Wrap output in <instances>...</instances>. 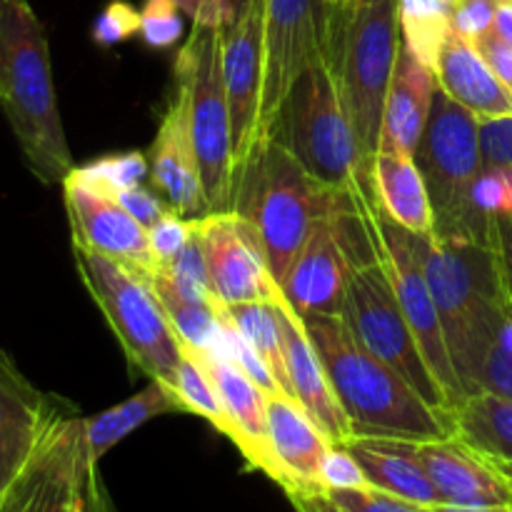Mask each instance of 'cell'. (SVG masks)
<instances>
[{"instance_id":"obj_1","label":"cell","mask_w":512,"mask_h":512,"mask_svg":"<svg viewBox=\"0 0 512 512\" xmlns=\"http://www.w3.org/2000/svg\"><path fill=\"white\" fill-rule=\"evenodd\" d=\"M353 438L443 440L453 438V413L425 403L413 385L375 358L340 315L303 320Z\"/></svg>"},{"instance_id":"obj_2","label":"cell","mask_w":512,"mask_h":512,"mask_svg":"<svg viewBox=\"0 0 512 512\" xmlns=\"http://www.w3.org/2000/svg\"><path fill=\"white\" fill-rule=\"evenodd\" d=\"M413 245L443 320L453 368L465 393L473 395L480 363L512 313L498 250L468 238L415 233Z\"/></svg>"},{"instance_id":"obj_3","label":"cell","mask_w":512,"mask_h":512,"mask_svg":"<svg viewBox=\"0 0 512 512\" xmlns=\"http://www.w3.org/2000/svg\"><path fill=\"white\" fill-rule=\"evenodd\" d=\"M0 110L30 173L63 183L75 168L65 138L43 23L28 0H0Z\"/></svg>"},{"instance_id":"obj_4","label":"cell","mask_w":512,"mask_h":512,"mask_svg":"<svg viewBox=\"0 0 512 512\" xmlns=\"http://www.w3.org/2000/svg\"><path fill=\"white\" fill-rule=\"evenodd\" d=\"M265 133L273 135L313 178L348 195L360 213H378L373 168L363 158L325 45L305 65Z\"/></svg>"},{"instance_id":"obj_5","label":"cell","mask_w":512,"mask_h":512,"mask_svg":"<svg viewBox=\"0 0 512 512\" xmlns=\"http://www.w3.org/2000/svg\"><path fill=\"white\" fill-rule=\"evenodd\" d=\"M233 210L255 228L280 285L320 218L333 213L373 218L360 213L348 195L313 178L270 133L255 140L235 178Z\"/></svg>"},{"instance_id":"obj_6","label":"cell","mask_w":512,"mask_h":512,"mask_svg":"<svg viewBox=\"0 0 512 512\" xmlns=\"http://www.w3.org/2000/svg\"><path fill=\"white\" fill-rule=\"evenodd\" d=\"M323 45L343 90L365 163L373 168L390 80L405 45L398 0L328 3Z\"/></svg>"},{"instance_id":"obj_7","label":"cell","mask_w":512,"mask_h":512,"mask_svg":"<svg viewBox=\"0 0 512 512\" xmlns=\"http://www.w3.org/2000/svg\"><path fill=\"white\" fill-rule=\"evenodd\" d=\"M73 258L80 283L103 313L128 363L150 380L173 388L183 348L153 285L118 260L80 243H73Z\"/></svg>"},{"instance_id":"obj_8","label":"cell","mask_w":512,"mask_h":512,"mask_svg":"<svg viewBox=\"0 0 512 512\" xmlns=\"http://www.w3.org/2000/svg\"><path fill=\"white\" fill-rule=\"evenodd\" d=\"M435 213V235L495 245V220L470 203V188L483 170L478 118L435 90L428 128L415 153Z\"/></svg>"},{"instance_id":"obj_9","label":"cell","mask_w":512,"mask_h":512,"mask_svg":"<svg viewBox=\"0 0 512 512\" xmlns=\"http://www.w3.org/2000/svg\"><path fill=\"white\" fill-rule=\"evenodd\" d=\"M223 30L193 23L188 40L175 55V83L188 90L190 128L203 173L210 213L233 210V140L223 75Z\"/></svg>"},{"instance_id":"obj_10","label":"cell","mask_w":512,"mask_h":512,"mask_svg":"<svg viewBox=\"0 0 512 512\" xmlns=\"http://www.w3.org/2000/svg\"><path fill=\"white\" fill-rule=\"evenodd\" d=\"M340 318L375 358H380L400 378L408 380L425 403L445 410V413H453L443 385L435 378L413 328L405 320L393 280H390L388 265L380 255V240L378 253L370 260L355 265Z\"/></svg>"},{"instance_id":"obj_11","label":"cell","mask_w":512,"mask_h":512,"mask_svg":"<svg viewBox=\"0 0 512 512\" xmlns=\"http://www.w3.org/2000/svg\"><path fill=\"white\" fill-rule=\"evenodd\" d=\"M375 215L333 213L313 225L283 280L285 298L300 320L343 313L355 265L378 253Z\"/></svg>"},{"instance_id":"obj_12","label":"cell","mask_w":512,"mask_h":512,"mask_svg":"<svg viewBox=\"0 0 512 512\" xmlns=\"http://www.w3.org/2000/svg\"><path fill=\"white\" fill-rule=\"evenodd\" d=\"M93 468L85 448V418L63 413L0 495V512H83Z\"/></svg>"},{"instance_id":"obj_13","label":"cell","mask_w":512,"mask_h":512,"mask_svg":"<svg viewBox=\"0 0 512 512\" xmlns=\"http://www.w3.org/2000/svg\"><path fill=\"white\" fill-rule=\"evenodd\" d=\"M203 245L210 288L223 305H290L283 285L270 273L268 258L253 225L235 210L193 218Z\"/></svg>"},{"instance_id":"obj_14","label":"cell","mask_w":512,"mask_h":512,"mask_svg":"<svg viewBox=\"0 0 512 512\" xmlns=\"http://www.w3.org/2000/svg\"><path fill=\"white\" fill-rule=\"evenodd\" d=\"M375 228H378L380 255H383L385 265H388L390 280H393L395 295H398L405 320L413 328L435 378L443 385L450 408L455 410L468 398V393H465L463 383H460L458 373L453 368V360H450L443 320H440L438 305H435L428 280H425L423 265H420L418 255H415L413 233L400 228L390 218H385L383 210H378V215H375Z\"/></svg>"},{"instance_id":"obj_15","label":"cell","mask_w":512,"mask_h":512,"mask_svg":"<svg viewBox=\"0 0 512 512\" xmlns=\"http://www.w3.org/2000/svg\"><path fill=\"white\" fill-rule=\"evenodd\" d=\"M325 23V0H265L260 135L273 125L295 80L300 78L310 58L323 48Z\"/></svg>"},{"instance_id":"obj_16","label":"cell","mask_w":512,"mask_h":512,"mask_svg":"<svg viewBox=\"0 0 512 512\" xmlns=\"http://www.w3.org/2000/svg\"><path fill=\"white\" fill-rule=\"evenodd\" d=\"M63 200L73 243L118 260L150 283L158 270L148 228L138 223L113 193L85 178L80 168L65 175Z\"/></svg>"},{"instance_id":"obj_17","label":"cell","mask_w":512,"mask_h":512,"mask_svg":"<svg viewBox=\"0 0 512 512\" xmlns=\"http://www.w3.org/2000/svg\"><path fill=\"white\" fill-rule=\"evenodd\" d=\"M263 23L265 0H253L248 13L223 30V75L230 110L233 173L248 160L260 135V100H263Z\"/></svg>"},{"instance_id":"obj_18","label":"cell","mask_w":512,"mask_h":512,"mask_svg":"<svg viewBox=\"0 0 512 512\" xmlns=\"http://www.w3.org/2000/svg\"><path fill=\"white\" fill-rule=\"evenodd\" d=\"M148 163L150 180L165 195L175 213L183 218L210 213L193 128H190L188 90L183 83H175V93L170 95L160 115L153 145L148 150Z\"/></svg>"},{"instance_id":"obj_19","label":"cell","mask_w":512,"mask_h":512,"mask_svg":"<svg viewBox=\"0 0 512 512\" xmlns=\"http://www.w3.org/2000/svg\"><path fill=\"white\" fill-rule=\"evenodd\" d=\"M188 348V345H185ZM200 365L208 373L210 383H213L215 393H218L220 403L228 410L230 420L235 423L240 433L238 450L245 458V463L253 470H260L265 478L273 480L283 493H290V478L285 475L283 465L275 458L273 448H270V433H268V393L260 385H255L248 375L240 370L228 355L218 353V350H193Z\"/></svg>"},{"instance_id":"obj_20","label":"cell","mask_w":512,"mask_h":512,"mask_svg":"<svg viewBox=\"0 0 512 512\" xmlns=\"http://www.w3.org/2000/svg\"><path fill=\"white\" fill-rule=\"evenodd\" d=\"M63 413L58 400L35 388L0 348V495Z\"/></svg>"},{"instance_id":"obj_21","label":"cell","mask_w":512,"mask_h":512,"mask_svg":"<svg viewBox=\"0 0 512 512\" xmlns=\"http://www.w3.org/2000/svg\"><path fill=\"white\" fill-rule=\"evenodd\" d=\"M415 458L438 490L440 503L448 505H505L512 503L508 475L453 435L443 440H410Z\"/></svg>"},{"instance_id":"obj_22","label":"cell","mask_w":512,"mask_h":512,"mask_svg":"<svg viewBox=\"0 0 512 512\" xmlns=\"http://www.w3.org/2000/svg\"><path fill=\"white\" fill-rule=\"evenodd\" d=\"M275 315H278L285 368H288L290 385H293L295 403L315 420V425L328 435L330 443L345 445L353 438V428L335 398L323 360H320L303 320L290 305H275Z\"/></svg>"},{"instance_id":"obj_23","label":"cell","mask_w":512,"mask_h":512,"mask_svg":"<svg viewBox=\"0 0 512 512\" xmlns=\"http://www.w3.org/2000/svg\"><path fill=\"white\" fill-rule=\"evenodd\" d=\"M438 80L430 68H425L413 53L403 45L398 65L385 100L383 130H380L378 153L415 155L428 128L433 98Z\"/></svg>"},{"instance_id":"obj_24","label":"cell","mask_w":512,"mask_h":512,"mask_svg":"<svg viewBox=\"0 0 512 512\" xmlns=\"http://www.w3.org/2000/svg\"><path fill=\"white\" fill-rule=\"evenodd\" d=\"M268 433L270 448L290 478L288 498L323 488L320 468L333 443L295 400L268 395Z\"/></svg>"},{"instance_id":"obj_25","label":"cell","mask_w":512,"mask_h":512,"mask_svg":"<svg viewBox=\"0 0 512 512\" xmlns=\"http://www.w3.org/2000/svg\"><path fill=\"white\" fill-rule=\"evenodd\" d=\"M438 88L468 108L475 118H498L512 113V90L490 70L475 43L450 30L435 68Z\"/></svg>"},{"instance_id":"obj_26","label":"cell","mask_w":512,"mask_h":512,"mask_svg":"<svg viewBox=\"0 0 512 512\" xmlns=\"http://www.w3.org/2000/svg\"><path fill=\"white\" fill-rule=\"evenodd\" d=\"M345 448L363 465L373 488L420 508H433L440 503L438 490L433 488L428 473L415 458L410 440L350 438Z\"/></svg>"},{"instance_id":"obj_27","label":"cell","mask_w":512,"mask_h":512,"mask_svg":"<svg viewBox=\"0 0 512 512\" xmlns=\"http://www.w3.org/2000/svg\"><path fill=\"white\" fill-rule=\"evenodd\" d=\"M373 188L385 218L415 235H435L433 203L415 155H375Z\"/></svg>"},{"instance_id":"obj_28","label":"cell","mask_w":512,"mask_h":512,"mask_svg":"<svg viewBox=\"0 0 512 512\" xmlns=\"http://www.w3.org/2000/svg\"><path fill=\"white\" fill-rule=\"evenodd\" d=\"M168 413H185L183 403H180L178 393L170 385L160 383V380H150L138 395L128 398L125 403L115 405V408L105 410V413L95 415V418H85V448H88V460L98 465L103 455L110 448L128 438L133 430L145 425L148 420L158 418V415Z\"/></svg>"},{"instance_id":"obj_29","label":"cell","mask_w":512,"mask_h":512,"mask_svg":"<svg viewBox=\"0 0 512 512\" xmlns=\"http://www.w3.org/2000/svg\"><path fill=\"white\" fill-rule=\"evenodd\" d=\"M455 435L495 465L512 463V398L468 395L453 410Z\"/></svg>"},{"instance_id":"obj_30","label":"cell","mask_w":512,"mask_h":512,"mask_svg":"<svg viewBox=\"0 0 512 512\" xmlns=\"http://www.w3.org/2000/svg\"><path fill=\"white\" fill-rule=\"evenodd\" d=\"M150 285H153L160 305L165 308L170 325L178 333L180 343L193 350H218V353L225 355V313H215L213 308H205V305L185 300L160 273H155L150 278Z\"/></svg>"},{"instance_id":"obj_31","label":"cell","mask_w":512,"mask_h":512,"mask_svg":"<svg viewBox=\"0 0 512 512\" xmlns=\"http://www.w3.org/2000/svg\"><path fill=\"white\" fill-rule=\"evenodd\" d=\"M453 0H398L400 33L403 43L425 68L435 73L440 50L450 28Z\"/></svg>"},{"instance_id":"obj_32","label":"cell","mask_w":512,"mask_h":512,"mask_svg":"<svg viewBox=\"0 0 512 512\" xmlns=\"http://www.w3.org/2000/svg\"><path fill=\"white\" fill-rule=\"evenodd\" d=\"M228 315L235 323V328L245 335L255 353L263 358L268 365L273 378L283 388V393L290 400H295L293 385H290L288 368H285V355H283V340H280L278 328V315H275V305L268 303H240L228 305Z\"/></svg>"},{"instance_id":"obj_33","label":"cell","mask_w":512,"mask_h":512,"mask_svg":"<svg viewBox=\"0 0 512 512\" xmlns=\"http://www.w3.org/2000/svg\"><path fill=\"white\" fill-rule=\"evenodd\" d=\"M180 348H183V358H180L173 390L178 393L185 413L198 415V418L208 420V423L213 425L220 435H225V438H228L230 443L238 448L240 433H238V428H235L233 420H230L228 410H225L223 403H220V398H218V393H215L213 383H210L208 373H205L203 365L195 360V355L190 353L183 343H180Z\"/></svg>"},{"instance_id":"obj_34","label":"cell","mask_w":512,"mask_h":512,"mask_svg":"<svg viewBox=\"0 0 512 512\" xmlns=\"http://www.w3.org/2000/svg\"><path fill=\"white\" fill-rule=\"evenodd\" d=\"M295 512H430L428 508L400 500L378 488L330 490L318 488L288 498Z\"/></svg>"},{"instance_id":"obj_35","label":"cell","mask_w":512,"mask_h":512,"mask_svg":"<svg viewBox=\"0 0 512 512\" xmlns=\"http://www.w3.org/2000/svg\"><path fill=\"white\" fill-rule=\"evenodd\" d=\"M193 220V218H190ZM155 273L163 275L185 300L190 303H200L205 308H213L215 313H225L228 305H223L218 300V295L213 293L210 288V278H208V265H205V255H203V245H200L198 233L193 228V238L190 243L185 245L183 253L173 260L170 265H163Z\"/></svg>"},{"instance_id":"obj_36","label":"cell","mask_w":512,"mask_h":512,"mask_svg":"<svg viewBox=\"0 0 512 512\" xmlns=\"http://www.w3.org/2000/svg\"><path fill=\"white\" fill-rule=\"evenodd\" d=\"M80 173L95 185H100L108 193L118 195L120 190H128L140 185V180L150 173L148 153L140 150H128V153H110L103 158L93 160L88 165H80Z\"/></svg>"},{"instance_id":"obj_37","label":"cell","mask_w":512,"mask_h":512,"mask_svg":"<svg viewBox=\"0 0 512 512\" xmlns=\"http://www.w3.org/2000/svg\"><path fill=\"white\" fill-rule=\"evenodd\" d=\"M183 8L178 0H143L140 5V38L148 48L168 50L183 38Z\"/></svg>"},{"instance_id":"obj_38","label":"cell","mask_w":512,"mask_h":512,"mask_svg":"<svg viewBox=\"0 0 512 512\" xmlns=\"http://www.w3.org/2000/svg\"><path fill=\"white\" fill-rule=\"evenodd\" d=\"M470 203L483 218H512L510 165H483L470 188Z\"/></svg>"},{"instance_id":"obj_39","label":"cell","mask_w":512,"mask_h":512,"mask_svg":"<svg viewBox=\"0 0 512 512\" xmlns=\"http://www.w3.org/2000/svg\"><path fill=\"white\" fill-rule=\"evenodd\" d=\"M135 35H140V10L128 0H110L90 28V38L98 48H115Z\"/></svg>"},{"instance_id":"obj_40","label":"cell","mask_w":512,"mask_h":512,"mask_svg":"<svg viewBox=\"0 0 512 512\" xmlns=\"http://www.w3.org/2000/svg\"><path fill=\"white\" fill-rule=\"evenodd\" d=\"M503 5V0H453L450 8V28L460 38L478 43L488 33H493L495 13Z\"/></svg>"},{"instance_id":"obj_41","label":"cell","mask_w":512,"mask_h":512,"mask_svg":"<svg viewBox=\"0 0 512 512\" xmlns=\"http://www.w3.org/2000/svg\"><path fill=\"white\" fill-rule=\"evenodd\" d=\"M150 235V248H153L155 260H158V268L170 265L180 253L185 250V245L193 238V220L183 218L175 210H170L168 215L158 220L153 228L148 230Z\"/></svg>"},{"instance_id":"obj_42","label":"cell","mask_w":512,"mask_h":512,"mask_svg":"<svg viewBox=\"0 0 512 512\" xmlns=\"http://www.w3.org/2000/svg\"><path fill=\"white\" fill-rule=\"evenodd\" d=\"M320 483L330 490H353V488H370V480L365 475L363 465L355 460L345 445H333L328 450L320 468Z\"/></svg>"},{"instance_id":"obj_43","label":"cell","mask_w":512,"mask_h":512,"mask_svg":"<svg viewBox=\"0 0 512 512\" xmlns=\"http://www.w3.org/2000/svg\"><path fill=\"white\" fill-rule=\"evenodd\" d=\"M478 133L483 163L512 168V113L498 115V118H480Z\"/></svg>"},{"instance_id":"obj_44","label":"cell","mask_w":512,"mask_h":512,"mask_svg":"<svg viewBox=\"0 0 512 512\" xmlns=\"http://www.w3.org/2000/svg\"><path fill=\"white\" fill-rule=\"evenodd\" d=\"M475 393H493L512 398V353L500 348L498 343L488 350L475 375Z\"/></svg>"},{"instance_id":"obj_45","label":"cell","mask_w":512,"mask_h":512,"mask_svg":"<svg viewBox=\"0 0 512 512\" xmlns=\"http://www.w3.org/2000/svg\"><path fill=\"white\" fill-rule=\"evenodd\" d=\"M115 198H118V203L148 230L153 228L163 215H168L170 210H173L170 208V203L160 200L158 195H155L150 188H145V185H133V188L128 190H120Z\"/></svg>"},{"instance_id":"obj_46","label":"cell","mask_w":512,"mask_h":512,"mask_svg":"<svg viewBox=\"0 0 512 512\" xmlns=\"http://www.w3.org/2000/svg\"><path fill=\"white\" fill-rule=\"evenodd\" d=\"M475 48L480 50V55L490 65V70L512 90V45L505 43L495 33H488L485 38H480L475 43Z\"/></svg>"},{"instance_id":"obj_47","label":"cell","mask_w":512,"mask_h":512,"mask_svg":"<svg viewBox=\"0 0 512 512\" xmlns=\"http://www.w3.org/2000/svg\"><path fill=\"white\" fill-rule=\"evenodd\" d=\"M495 250H498L503 283L512 303V218H495Z\"/></svg>"},{"instance_id":"obj_48","label":"cell","mask_w":512,"mask_h":512,"mask_svg":"<svg viewBox=\"0 0 512 512\" xmlns=\"http://www.w3.org/2000/svg\"><path fill=\"white\" fill-rule=\"evenodd\" d=\"M90 500H93L95 512H118L115 510L113 500H110L108 490H105L103 480H100L98 468H93V473H90Z\"/></svg>"},{"instance_id":"obj_49","label":"cell","mask_w":512,"mask_h":512,"mask_svg":"<svg viewBox=\"0 0 512 512\" xmlns=\"http://www.w3.org/2000/svg\"><path fill=\"white\" fill-rule=\"evenodd\" d=\"M493 33L512 45V0H503V5L495 13Z\"/></svg>"},{"instance_id":"obj_50","label":"cell","mask_w":512,"mask_h":512,"mask_svg":"<svg viewBox=\"0 0 512 512\" xmlns=\"http://www.w3.org/2000/svg\"><path fill=\"white\" fill-rule=\"evenodd\" d=\"M430 512H512V503L505 505H448V503H438L433 508H428Z\"/></svg>"},{"instance_id":"obj_51","label":"cell","mask_w":512,"mask_h":512,"mask_svg":"<svg viewBox=\"0 0 512 512\" xmlns=\"http://www.w3.org/2000/svg\"><path fill=\"white\" fill-rule=\"evenodd\" d=\"M498 345H500V348H503V350H508V353H512V313L508 315V318L503 320V325H500Z\"/></svg>"},{"instance_id":"obj_52","label":"cell","mask_w":512,"mask_h":512,"mask_svg":"<svg viewBox=\"0 0 512 512\" xmlns=\"http://www.w3.org/2000/svg\"><path fill=\"white\" fill-rule=\"evenodd\" d=\"M225 3H228L230 13H233V23H235V20H238L240 15L248 13V8H250V5H253V0H225Z\"/></svg>"},{"instance_id":"obj_53","label":"cell","mask_w":512,"mask_h":512,"mask_svg":"<svg viewBox=\"0 0 512 512\" xmlns=\"http://www.w3.org/2000/svg\"><path fill=\"white\" fill-rule=\"evenodd\" d=\"M95 468H98V465H95ZM90 473H93V470H90ZM83 512H95L93 500H90V480H88V493H85V510Z\"/></svg>"},{"instance_id":"obj_54","label":"cell","mask_w":512,"mask_h":512,"mask_svg":"<svg viewBox=\"0 0 512 512\" xmlns=\"http://www.w3.org/2000/svg\"><path fill=\"white\" fill-rule=\"evenodd\" d=\"M498 468H500V470H503V473H505V475H508V480H510V483H512V463H500V465H498Z\"/></svg>"},{"instance_id":"obj_55","label":"cell","mask_w":512,"mask_h":512,"mask_svg":"<svg viewBox=\"0 0 512 512\" xmlns=\"http://www.w3.org/2000/svg\"><path fill=\"white\" fill-rule=\"evenodd\" d=\"M325 3H345V0H325Z\"/></svg>"}]
</instances>
